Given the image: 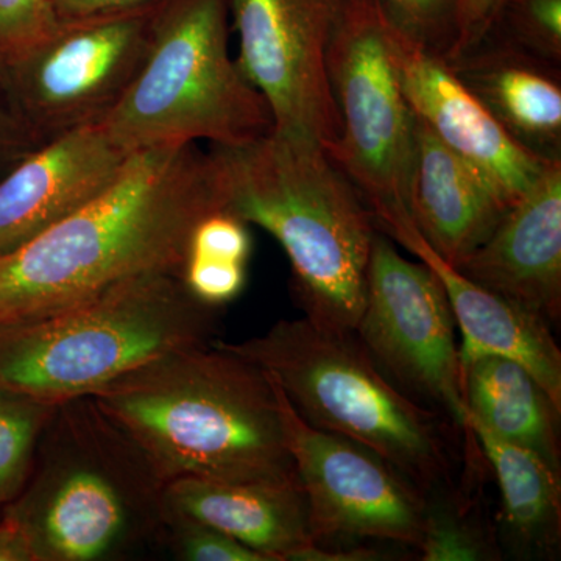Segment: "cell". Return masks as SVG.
<instances>
[{
  "instance_id": "obj_1",
  "label": "cell",
  "mask_w": 561,
  "mask_h": 561,
  "mask_svg": "<svg viewBox=\"0 0 561 561\" xmlns=\"http://www.w3.org/2000/svg\"><path fill=\"white\" fill-rule=\"evenodd\" d=\"M224 208L197 144L133 151L98 197L0 256V324L65 311L136 276L183 275L192 231Z\"/></svg>"
},
{
  "instance_id": "obj_2",
  "label": "cell",
  "mask_w": 561,
  "mask_h": 561,
  "mask_svg": "<svg viewBox=\"0 0 561 561\" xmlns=\"http://www.w3.org/2000/svg\"><path fill=\"white\" fill-rule=\"evenodd\" d=\"M91 398L165 483L300 482L272 379L216 341L146 362Z\"/></svg>"
},
{
  "instance_id": "obj_3",
  "label": "cell",
  "mask_w": 561,
  "mask_h": 561,
  "mask_svg": "<svg viewBox=\"0 0 561 561\" xmlns=\"http://www.w3.org/2000/svg\"><path fill=\"white\" fill-rule=\"evenodd\" d=\"M225 208L279 242L295 300L324 330L354 332L364 309L375 216L327 150L272 131L209 150Z\"/></svg>"
},
{
  "instance_id": "obj_4",
  "label": "cell",
  "mask_w": 561,
  "mask_h": 561,
  "mask_svg": "<svg viewBox=\"0 0 561 561\" xmlns=\"http://www.w3.org/2000/svg\"><path fill=\"white\" fill-rule=\"evenodd\" d=\"M164 486L130 435L81 397L57 405L2 518L36 561L131 560L162 546Z\"/></svg>"
},
{
  "instance_id": "obj_5",
  "label": "cell",
  "mask_w": 561,
  "mask_h": 561,
  "mask_svg": "<svg viewBox=\"0 0 561 561\" xmlns=\"http://www.w3.org/2000/svg\"><path fill=\"white\" fill-rule=\"evenodd\" d=\"M216 343L267 373L311 426L378 454L424 496L456 485L465 432L394 387L354 332L302 317L247 341Z\"/></svg>"
},
{
  "instance_id": "obj_6",
  "label": "cell",
  "mask_w": 561,
  "mask_h": 561,
  "mask_svg": "<svg viewBox=\"0 0 561 561\" xmlns=\"http://www.w3.org/2000/svg\"><path fill=\"white\" fill-rule=\"evenodd\" d=\"M219 321L181 276H136L65 311L0 324V386L57 404L92 397L146 362L209 345Z\"/></svg>"
},
{
  "instance_id": "obj_7",
  "label": "cell",
  "mask_w": 561,
  "mask_h": 561,
  "mask_svg": "<svg viewBox=\"0 0 561 561\" xmlns=\"http://www.w3.org/2000/svg\"><path fill=\"white\" fill-rule=\"evenodd\" d=\"M228 0H158L149 49L124 98L99 124L125 150L168 144L241 147L273 131L264 95L228 49Z\"/></svg>"
},
{
  "instance_id": "obj_8",
  "label": "cell",
  "mask_w": 561,
  "mask_h": 561,
  "mask_svg": "<svg viewBox=\"0 0 561 561\" xmlns=\"http://www.w3.org/2000/svg\"><path fill=\"white\" fill-rule=\"evenodd\" d=\"M327 73L341 119V138L327 153L391 239L413 225L415 114L398 79L390 22L373 0H346L328 47Z\"/></svg>"
},
{
  "instance_id": "obj_9",
  "label": "cell",
  "mask_w": 561,
  "mask_h": 561,
  "mask_svg": "<svg viewBox=\"0 0 561 561\" xmlns=\"http://www.w3.org/2000/svg\"><path fill=\"white\" fill-rule=\"evenodd\" d=\"M154 3L57 18L31 43L0 51V95L39 146L99 124L119 103L146 60Z\"/></svg>"
},
{
  "instance_id": "obj_10",
  "label": "cell",
  "mask_w": 561,
  "mask_h": 561,
  "mask_svg": "<svg viewBox=\"0 0 561 561\" xmlns=\"http://www.w3.org/2000/svg\"><path fill=\"white\" fill-rule=\"evenodd\" d=\"M456 328L437 273L423 261L405 260L389 236L376 232L354 335L394 387L465 432Z\"/></svg>"
},
{
  "instance_id": "obj_11",
  "label": "cell",
  "mask_w": 561,
  "mask_h": 561,
  "mask_svg": "<svg viewBox=\"0 0 561 561\" xmlns=\"http://www.w3.org/2000/svg\"><path fill=\"white\" fill-rule=\"evenodd\" d=\"M272 382L308 505L313 545L351 548L381 542L419 551L426 496L378 454L311 426Z\"/></svg>"
},
{
  "instance_id": "obj_12",
  "label": "cell",
  "mask_w": 561,
  "mask_h": 561,
  "mask_svg": "<svg viewBox=\"0 0 561 561\" xmlns=\"http://www.w3.org/2000/svg\"><path fill=\"white\" fill-rule=\"evenodd\" d=\"M239 36L238 66L264 95L273 131L330 150L341 119L327 51L346 0H228Z\"/></svg>"
},
{
  "instance_id": "obj_13",
  "label": "cell",
  "mask_w": 561,
  "mask_h": 561,
  "mask_svg": "<svg viewBox=\"0 0 561 561\" xmlns=\"http://www.w3.org/2000/svg\"><path fill=\"white\" fill-rule=\"evenodd\" d=\"M390 35L402 94L416 119L449 150L485 173L515 205L549 161L516 144L443 55L420 46L391 24Z\"/></svg>"
},
{
  "instance_id": "obj_14",
  "label": "cell",
  "mask_w": 561,
  "mask_h": 561,
  "mask_svg": "<svg viewBox=\"0 0 561 561\" xmlns=\"http://www.w3.org/2000/svg\"><path fill=\"white\" fill-rule=\"evenodd\" d=\"M130 154L102 124L77 128L33 150L0 179V256L98 197Z\"/></svg>"
},
{
  "instance_id": "obj_15",
  "label": "cell",
  "mask_w": 561,
  "mask_h": 561,
  "mask_svg": "<svg viewBox=\"0 0 561 561\" xmlns=\"http://www.w3.org/2000/svg\"><path fill=\"white\" fill-rule=\"evenodd\" d=\"M456 271L546 323L561 317V160L546 162L526 194Z\"/></svg>"
},
{
  "instance_id": "obj_16",
  "label": "cell",
  "mask_w": 561,
  "mask_h": 561,
  "mask_svg": "<svg viewBox=\"0 0 561 561\" xmlns=\"http://www.w3.org/2000/svg\"><path fill=\"white\" fill-rule=\"evenodd\" d=\"M409 206L421 238L453 267L481 247L512 208L485 173L416 117Z\"/></svg>"
},
{
  "instance_id": "obj_17",
  "label": "cell",
  "mask_w": 561,
  "mask_h": 561,
  "mask_svg": "<svg viewBox=\"0 0 561 561\" xmlns=\"http://www.w3.org/2000/svg\"><path fill=\"white\" fill-rule=\"evenodd\" d=\"M391 241L415 254L440 278L461 334L460 364L485 354L518 362L561 409V351L551 324L461 275L427 245L415 225Z\"/></svg>"
},
{
  "instance_id": "obj_18",
  "label": "cell",
  "mask_w": 561,
  "mask_h": 561,
  "mask_svg": "<svg viewBox=\"0 0 561 561\" xmlns=\"http://www.w3.org/2000/svg\"><path fill=\"white\" fill-rule=\"evenodd\" d=\"M446 61L516 144L541 160H561L560 65L491 33Z\"/></svg>"
},
{
  "instance_id": "obj_19",
  "label": "cell",
  "mask_w": 561,
  "mask_h": 561,
  "mask_svg": "<svg viewBox=\"0 0 561 561\" xmlns=\"http://www.w3.org/2000/svg\"><path fill=\"white\" fill-rule=\"evenodd\" d=\"M164 512L208 524L268 561H291L312 542L300 482L173 479Z\"/></svg>"
},
{
  "instance_id": "obj_20",
  "label": "cell",
  "mask_w": 561,
  "mask_h": 561,
  "mask_svg": "<svg viewBox=\"0 0 561 561\" xmlns=\"http://www.w3.org/2000/svg\"><path fill=\"white\" fill-rule=\"evenodd\" d=\"M500 490L496 519L502 556L556 560L561 548V472L537 454L468 421Z\"/></svg>"
},
{
  "instance_id": "obj_21",
  "label": "cell",
  "mask_w": 561,
  "mask_h": 561,
  "mask_svg": "<svg viewBox=\"0 0 561 561\" xmlns=\"http://www.w3.org/2000/svg\"><path fill=\"white\" fill-rule=\"evenodd\" d=\"M460 370L468 421L561 472V409L540 382L518 362L493 354L461 362Z\"/></svg>"
},
{
  "instance_id": "obj_22",
  "label": "cell",
  "mask_w": 561,
  "mask_h": 561,
  "mask_svg": "<svg viewBox=\"0 0 561 561\" xmlns=\"http://www.w3.org/2000/svg\"><path fill=\"white\" fill-rule=\"evenodd\" d=\"M468 482L426 496L421 561H500L496 526L483 519Z\"/></svg>"
},
{
  "instance_id": "obj_23",
  "label": "cell",
  "mask_w": 561,
  "mask_h": 561,
  "mask_svg": "<svg viewBox=\"0 0 561 561\" xmlns=\"http://www.w3.org/2000/svg\"><path fill=\"white\" fill-rule=\"evenodd\" d=\"M57 405L0 386V507L27 483L41 435Z\"/></svg>"
},
{
  "instance_id": "obj_24",
  "label": "cell",
  "mask_w": 561,
  "mask_h": 561,
  "mask_svg": "<svg viewBox=\"0 0 561 561\" xmlns=\"http://www.w3.org/2000/svg\"><path fill=\"white\" fill-rule=\"evenodd\" d=\"M490 33L561 66V0H504Z\"/></svg>"
},
{
  "instance_id": "obj_25",
  "label": "cell",
  "mask_w": 561,
  "mask_h": 561,
  "mask_svg": "<svg viewBox=\"0 0 561 561\" xmlns=\"http://www.w3.org/2000/svg\"><path fill=\"white\" fill-rule=\"evenodd\" d=\"M402 35L437 54L451 50L459 0H373Z\"/></svg>"
},
{
  "instance_id": "obj_26",
  "label": "cell",
  "mask_w": 561,
  "mask_h": 561,
  "mask_svg": "<svg viewBox=\"0 0 561 561\" xmlns=\"http://www.w3.org/2000/svg\"><path fill=\"white\" fill-rule=\"evenodd\" d=\"M162 546L184 561H268L230 535L184 516L165 515Z\"/></svg>"
},
{
  "instance_id": "obj_27",
  "label": "cell",
  "mask_w": 561,
  "mask_h": 561,
  "mask_svg": "<svg viewBox=\"0 0 561 561\" xmlns=\"http://www.w3.org/2000/svg\"><path fill=\"white\" fill-rule=\"evenodd\" d=\"M250 225L228 210H216L198 221L191 236L187 256L210 257L249 264Z\"/></svg>"
},
{
  "instance_id": "obj_28",
  "label": "cell",
  "mask_w": 561,
  "mask_h": 561,
  "mask_svg": "<svg viewBox=\"0 0 561 561\" xmlns=\"http://www.w3.org/2000/svg\"><path fill=\"white\" fill-rule=\"evenodd\" d=\"M181 279L197 300L210 308L221 309L245 289L247 264L187 256Z\"/></svg>"
},
{
  "instance_id": "obj_29",
  "label": "cell",
  "mask_w": 561,
  "mask_h": 561,
  "mask_svg": "<svg viewBox=\"0 0 561 561\" xmlns=\"http://www.w3.org/2000/svg\"><path fill=\"white\" fill-rule=\"evenodd\" d=\"M57 16L41 0H0V51L31 43Z\"/></svg>"
},
{
  "instance_id": "obj_30",
  "label": "cell",
  "mask_w": 561,
  "mask_h": 561,
  "mask_svg": "<svg viewBox=\"0 0 561 561\" xmlns=\"http://www.w3.org/2000/svg\"><path fill=\"white\" fill-rule=\"evenodd\" d=\"M504 0H459L456 39L445 60L474 49L496 24Z\"/></svg>"
},
{
  "instance_id": "obj_31",
  "label": "cell",
  "mask_w": 561,
  "mask_h": 561,
  "mask_svg": "<svg viewBox=\"0 0 561 561\" xmlns=\"http://www.w3.org/2000/svg\"><path fill=\"white\" fill-rule=\"evenodd\" d=\"M38 147L0 95V179Z\"/></svg>"
},
{
  "instance_id": "obj_32",
  "label": "cell",
  "mask_w": 561,
  "mask_h": 561,
  "mask_svg": "<svg viewBox=\"0 0 561 561\" xmlns=\"http://www.w3.org/2000/svg\"><path fill=\"white\" fill-rule=\"evenodd\" d=\"M47 2L55 16L60 20H70V18L98 16V14L142 9L158 0H47Z\"/></svg>"
},
{
  "instance_id": "obj_33",
  "label": "cell",
  "mask_w": 561,
  "mask_h": 561,
  "mask_svg": "<svg viewBox=\"0 0 561 561\" xmlns=\"http://www.w3.org/2000/svg\"><path fill=\"white\" fill-rule=\"evenodd\" d=\"M0 561H36L24 534L3 518H0Z\"/></svg>"
},
{
  "instance_id": "obj_34",
  "label": "cell",
  "mask_w": 561,
  "mask_h": 561,
  "mask_svg": "<svg viewBox=\"0 0 561 561\" xmlns=\"http://www.w3.org/2000/svg\"><path fill=\"white\" fill-rule=\"evenodd\" d=\"M41 2L47 3V5H49V2H47V0H41Z\"/></svg>"
},
{
  "instance_id": "obj_35",
  "label": "cell",
  "mask_w": 561,
  "mask_h": 561,
  "mask_svg": "<svg viewBox=\"0 0 561 561\" xmlns=\"http://www.w3.org/2000/svg\"><path fill=\"white\" fill-rule=\"evenodd\" d=\"M0 518H2V507H0Z\"/></svg>"
}]
</instances>
